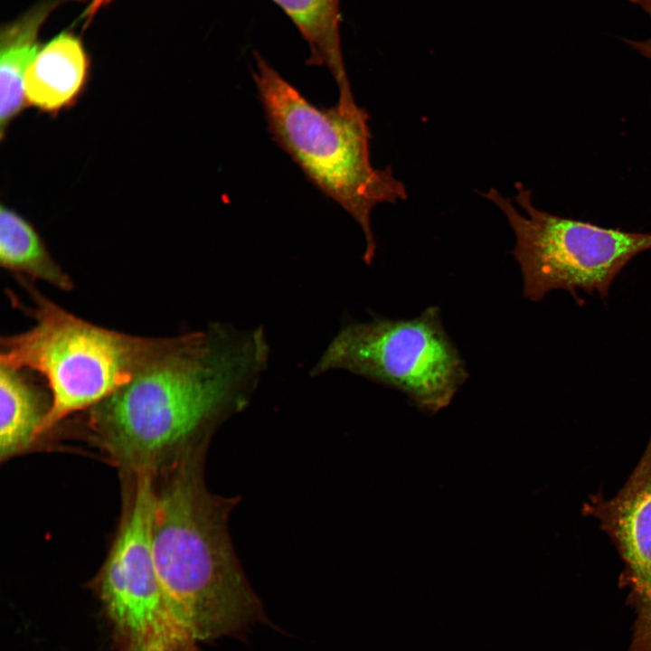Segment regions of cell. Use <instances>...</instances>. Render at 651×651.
Returning a JSON list of instances; mask_svg holds the SVG:
<instances>
[{
  "label": "cell",
  "mask_w": 651,
  "mask_h": 651,
  "mask_svg": "<svg viewBox=\"0 0 651 651\" xmlns=\"http://www.w3.org/2000/svg\"><path fill=\"white\" fill-rule=\"evenodd\" d=\"M308 45V64L325 66L339 91L338 101L354 99L344 67L340 37V0H273Z\"/></svg>",
  "instance_id": "7c38bea8"
},
{
  "label": "cell",
  "mask_w": 651,
  "mask_h": 651,
  "mask_svg": "<svg viewBox=\"0 0 651 651\" xmlns=\"http://www.w3.org/2000/svg\"><path fill=\"white\" fill-rule=\"evenodd\" d=\"M254 82L275 142L307 179L346 211L365 239L363 261L371 265L377 244L371 213L379 203L407 198L391 167L376 169L370 159L366 111L355 101L333 108L315 106L256 53Z\"/></svg>",
  "instance_id": "3957f363"
},
{
  "label": "cell",
  "mask_w": 651,
  "mask_h": 651,
  "mask_svg": "<svg viewBox=\"0 0 651 651\" xmlns=\"http://www.w3.org/2000/svg\"><path fill=\"white\" fill-rule=\"evenodd\" d=\"M264 328L213 322L169 336L126 384L83 411L92 439L124 470L156 472L230 412L267 371Z\"/></svg>",
  "instance_id": "6da1fadb"
},
{
  "label": "cell",
  "mask_w": 651,
  "mask_h": 651,
  "mask_svg": "<svg viewBox=\"0 0 651 651\" xmlns=\"http://www.w3.org/2000/svg\"><path fill=\"white\" fill-rule=\"evenodd\" d=\"M0 265L14 276L71 291V276L53 259L34 226L14 209L0 207Z\"/></svg>",
  "instance_id": "4fadbf2b"
},
{
  "label": "cell",
  "mask_w": 651,
  "mask_h": 651,
  "mask_svg": "<svg viewBox=\"0 0 651 651\" xmlns=\"http://www.w3.org/2000/svg\"><path fill=\"white\" fill-rule=\"evenodd\" d=\"M155 478L151 519L154 561L166 601L198 641L242 638L269 623L229 542L224 506L205 489L196 452L188 448Z\"/></svg>",
  "instance_id": "7a4b0ae2"
},
{
  "label": "cell",
  "mask_w": 651,
  "mask_h": 651,
  "mask_svg": "<svg viewBox=\"0 0 651 651\" xmlns=\"http://www.w3.org/2000/svg\"><path fill=\"white\" fill-rule=\"evenodd\" d=\"M582 514L599 523L624 564L619 586L635 617L627 651H651V436L621 489L609 499L590 495Z\"/></svg>",
  "instance_id": "ba28073f"
},
{
  "label": "cell",
  "mask_w": 651,
  "mask_h": 651,
  "mask_svg": "<svg viewBox=\"0 0 651 651\" xmlns=\"http://www.w3.org/2000/svg\"><path fill=\"white\" fill-rule=\"evenodd\" d=\"M31 298L12 303L33 320L28 330L1 337L0 363L38 373L52 395L41 436L70 416L95 406L129 382L166 344L90 323L14 276Z\"/></svg>",
  "instance_id": "277c9868"
},
{
  "label": "cell",
  "mask_w": 651,
  "mask_h": 651,
  "mask_svg": "<svg viewBox=\"0 0 651 651\" xmlns=\"http://www.w3.org/2000/svg\"><path fill=\"white\" fill-rule=\"evenodd\" d=\"M521 214L498 191L483 195L505 215L515 235L514 257L523 275L524 297L540 301L553 290L598 295L602 300L633 258L651 249V233L626 231L562 218L536 208L531 191L516 184Z\"/></svg>",
  "instance_id": "5b68a950"
},
{
  "label": "cell",
  "mask_w": 651,
  "mask_h": 651,
  "mask_svg": "<svg viewBox=\"0 0 651 651\" xmlns=\"http://www.w3.org/2000/svg\"><path fill=\"white\" fill-rule=\"evenodd\" d=\"M51 405V392L38 373L0 363L2 461L22 453L41 436Z\"/></svg>",
  "instance_id": "30bf717a"
},
{
  "label": "cell",
  "mask_w": 651,
  "mask_h": 651,
  "mask_svg": "<svg viewBox=\"0 0 651 651\" xmlns=\"http://www.w3.org/2000/svg\"><path fill=\"white\" fill-rule=\"evenodd\" d=\"M134 476L117 536L91 587L118 651H201L172 612L156 572L151 543L155 474Z\"/></svg>",
  "instance_id": "52a82bcc"
},
{
  "label": "cell",
  "mask_w": 651,
  "mask_h": 651,
  "mask_svg": "<svg viewBox=\"0 0 651 651\" xmlns=\"http://www.w3.org/2000/svg\"><path fill=\"white\" fill-rule=\"evenodd\" d=\"M90 5L87 15H92L101 5L108 3L110 0H89Z\"/></svg>",
  "instance_id": "5bb4252c"
},
{
  "label": "cell",
  "mask_w": 651,
  "mask_h": 651,
  "mask_svg": "<svg viewBox=\"0 0 651 651\" xmlns=\"http://www.w3.org/2000/svg\"><path fill=\"white\" fill-rule=\"evenodd\" d=\"M90 60L80 40L63 32L47 42L29 65L24 80L27 106L58 115L84 92Z\"/></svg>",
  "instance_id": "9c48e42d"
},
{
  "label": "cell",
  "mask_w": 651,
  "mask_h": 651,
  "mask_svg": "<svg viewBox=\"0 0 651 651\" xmlns=\"http://www.w3.org/2000/svg\"><path fill=\"white\" fill-rule=\"evenodd\" d=\"M57 0H44L14 22L2 28L0 35V137L4 139L12 121L27 106L25 72L39 52L38 33Z\"/></svg>",
  "instance_id": "8fae6325"
},
{
  "label": "cell",
  "mask_w": 651,
  "mask_h": 651,
  "mask_svg": "<svg viewBox=\"0 0 651 651\" xmlns=\"http://www.w3.org/2000/svg\"><path fill=\"white\" fill-rule=\"evenodd\" d=\"M331 370H345L398 389L427 412L447 407L467 378L436 307L411 319L346 322L312 367L310 376Z\"/></svg>",
  "instance_id": "8992f818"
}]
</instances>
